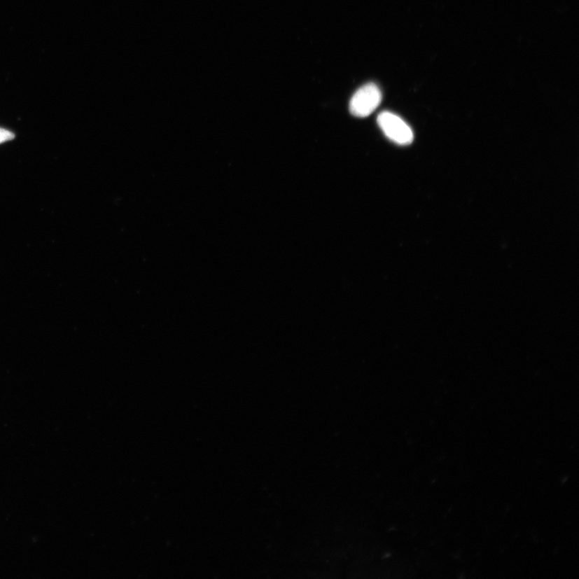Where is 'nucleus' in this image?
I'll return each instance as SVG.
<instances>
[{
  "instance_id": "nucleus-1",
  "label": "nucleus",
  "mask_w": 579,
  "mask_h": 579,
  "mask_svg": "<svg viewBox=\"0 0 579 579\" xmlns=\"http://www.w3.org/2000/svg\"><path fill=\"white\" fill-rule=\"evenodd\" d=\"M382 99V92L377 85L366 84L357 90L351 97L349 104L350 113L358 118L370 116L381 104Z\"/></svg>"
},
{
  "instance_id": "nucleus-2",
  "label": "nucleus",
  "mask_w": 579,
  "mask_h": 579,
  "mask_svg": "<svg viewBox=\"0 0 579 579\" xmlns=\"http://www.w3.org/2000/svg\"><path fill=\"white\" fill-rule=\"evenodd\" d=\"M377 123L386 137L398 145H409L413 142L414 133L408 124L393 113L384 111L377 117Z\"/></svg>"
},
{
  "instance_id": "nucleus-3",
  "label": "nucleus",
  "mask_w": 579,
  "mask_h": 579,
  "mask_svg": "<svg viewBox=\"0 0 579 579\" xmlns=\"http://www.w3.org/2000/svg\"><path fill=\"white\" fill-rule=\"evenodd\" d=\"M14 137L15 135L13 132L8 131V130L0 128V144L10 141V140H12Z\"/></svg>"
}]
</instances>
